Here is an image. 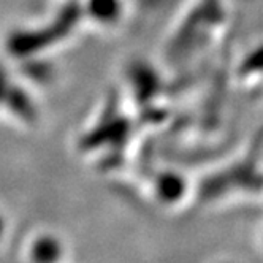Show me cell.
Wrapping results in <instances>:
<instances>
[{
	"instance_id": "1",
	"label": "cell",
	"mask_w": 263,
	"mask_h": 263,
	"mask_svg": "<svg viewBox=\"0 0 263 263\" xmlns=\"http://www.w3.org/2000/svg\"><path fill=\"white\" fill-rule=\"evenodd\" d=\"M184 182L182 179L176 178L175 175H168V176H162L157 178L156 181V187H154V192L159 198H162L163 201L168 203H175L179 198H182L184 195Z\"/></svg>"
},
{
	"instance_id": "2",
	"label": "cell",
	"mask_w": 263,
	"mask_h": 263,
	"mask_svg": "<svg viewBox=\"0 0 263 263\" xmlns=\"http://www.w3.org/2000/svg\"><path fill=\"white\" fill-rule=\"evenodd\" d=\"M0 222H2V219H0Z\"/></svg>"
}]
</instances>
